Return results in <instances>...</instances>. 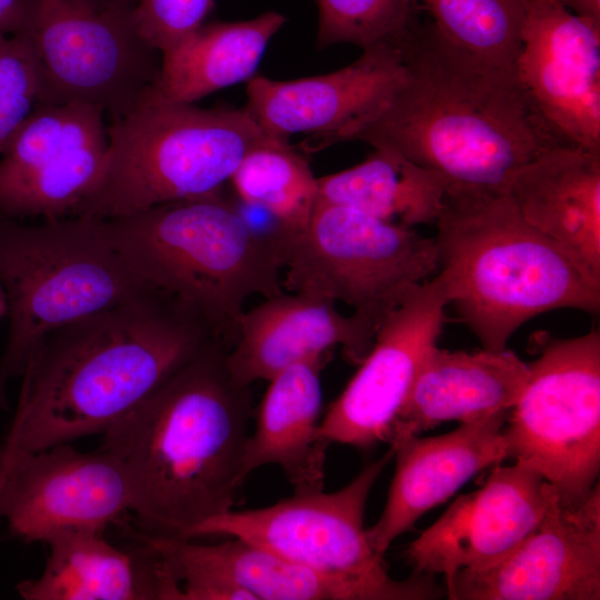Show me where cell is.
Returning <instances> with one entry per match:
<instances>
[{"label":"cell","instance_id":"18","mask_svg":"<svg viewBox=\"0 0 600 600\" xmlns=\"http://www.w3.org/2000/svg\"><path fill=\"white\" fill-rule=\"evenodd\" d=\"M508 414L498 412L443 434L412 436L390 446L394 474L381 516L366 530L377 554L383 557L398 537L476 474L508 459L502 433Z\"/></svg>","mask_w":600,"mask_h":600},{"label":"cell","instance_id":"8","mask_svg":"<svg viewBox=\"0 0 600 600\" xmlns=\"http://www.w3.org/2000/svg\"><path fill=\"white\" fill-rule=\"evenodd\" d=\"M282 287L343 302L372 333L438 271L434 238L317 201L307 226L279 243Z\"/></svg>","mask_w":600,"mask_h":600},{"label":"cell","instance_id":"24","mask_svg":"<svg viewBox=\"0 0 600 600\" xmlns=\"http://www.w3.org/2000/svg\"><path fill=\"white\" fill-rule=\"evenodd\" d=\"M284 22L283 14L268 11L244 21L202 23L161 54L160 74L151 91L172 101L193 103L248 81Z\"/></svg>","mask_w":600,"mask_h":600},{"label":"cell","instance_id":"27","mask_svg":"<svg viewBox=\"0 0 600 600\" xmlns=\"http://www.w3.org/2000/svg\"><path fill=\"white\" fill-rule=\"evenodd\" d=\"M443 39L493 66L513 69L521 48L522 0H416Z\"/></svg>","mask_w":600,"mask_h":600},{"label":"cell","instance_id":"25","mask_svg":"<svg viewBox=\"0 0 600 600\" xmlns=\"http://www.w3.org/2000/svg\"><path fill=\"white\" fill-rule=\"evenodd\" d=\"M444 199L436 174L388 148H374L362 162L318 178V201L408 228L436 223Z\"/></svg>","mask_w":600,"mask_h":600},{"label":"cell","instance_id":"31","mask_svg":"<svg viewBox=\"0 0 600 600\" xmlns=\"http://www.w3.org/2000/svg\"><path fill=\"white\" fill-rule=\"evenodd\" d=\"M214 0H137L134 16L142 38L161 54L197 30Z\"/></svg>","mask_w":600,"mask_h":600},{"label":"cell","instance_id":"23","mask_svg":"<svg viewBox=\"0 0 600 600\" xmlns=\"http://www.w3.org/2000/svg\"><path fill=\"white\" fill-rule=\"evenodd\" d=\"M328 357L294 363L268 381L243 451V480L254 470L274 464L294 492L323 490L329 444L319 436V424L321 372Z\"/></svg>","mask_w":600,"mask_h":600},{"label":"cell","instance_id":"7","mask_svg":"<svg viewBox=\"0 0 600 600\" xmlns=\"http://www.w3.org/2000/svg\"><path fill=\"white\" fill-rule=\"evenodd\" d=\"M0 286L10 319L0 360L4 409L9 381L47 333L154 290L86 217L28 224L0 214Z\"/></svg>","mask_w":600,"mask_h":600},{"label":"cell","instance_id":"22","mask_svg":"<svg viewBox=\"0 0 600 600\" xmlns=\"http://www.w3.org/2000/svg\"><path fill=\"white\" fill-rule=\"evenodd\" d=\"M119 549L104 530L60 533L47 544L42 573L16 587L24 600H172L173 584L159 557L133 540Z\"/></svg>","mask_w":600,"mask_h":600},{"label":"cell","instance_id":"6","mask_svg":"<svg viewBox=\"0 0 600 600\" xmlns=\"http://www.w3.org/2000/svg\"><path fill=\"white\" fill-rule=\"evenodd\" d=\"M107 132L99 179L72 217L110 219L219 193L242 158L271 139L246 109H204L151 90Z\"/></svg>","mask_w":600,"mask_h":600},{"label":"cell","instance_id":"21","mask_svg":"<svg viewBox=\"0 0 600 600\" xmlns=\"http://www.w3.org/2000/svg\"><path fill=\"white\" fill-rule=\"evenodd\" d=\"M507 193L529 224L600 283V153L551 147L516 171Z\"/></svg>","mask_w":600,"mask_h":600},{"label":"cell","instance_id":"19","mask_svg":"<svg viewBox=\"0 0 600 600\" xmlns=\"http://www.w3.org/2000/svg\"><path fill=\"white\" fill-rule=\"evenodd\" d=\"M337 303L306 292H280L244 310L226 364L234 382L250 387L269 381L288 367L340 347L359 366L376 334Z\"/></svg>","mask_w":600,"mask_h":600},{"label":"cell","instance_id":"12","mask_svg":"<svg viewBox=\"0 0 600 600\" xmlns=\"http://www.w3.org/2000/svg\"><path fill=\"white\" fill-rule=\"evenodd\" d=\"M131 511L119 462L106 450L60 443L0 462V519L26 542L47 543L72 530H106Z\"/></svg>","mask_w":600,"mask_h":600},{"label":"cell","instance_id":"17","mask_svg":"<svg viewBox=\"0 0 600 600\" xmlns=\"http://www.w3.org/2000/svg\"><path fill=\"white\" fill-rule=\"evenodd\" d=\"M557 491L538 472L514 462L494 466L477 490L459 496L404 554L414 572L443 574L500 562L539 524Z\"/></svg>","mask_w":600,"mask_h":600},{"label":"cell","instance_id":"3","mask_svg":"<svg viewBox=\"0 0 600 600\" xmlns=\"http://www.w3.org/2000/svg\"><path fill=\"white\" fill-rule=\"evenodd\" d=\"M229 349L214 341L102 433L143 533L187 539L234 506L252 408L228 371Z\"/></svg>","mask_w":600,"mask_h":600},{"label":"cell","instance_id":"2","mask_svg":"<svg viewBox=\"0 0 600 600\" xmlns=\"http://www.w3.org/2000/svg\"><path fill=\"white\" fill-rule=\"evenodd\" d=\"M406 80L352 138L436 174L446 194L507 193L516 171L558 146L513 69L484 62L420 20L402 41Z\"/></svg>","mask_w":600,"mask_h":600},{"label":"cell","instance_id":"32","mask_svg":"<svg viewBox=\"0 0 600 600\" xmlns=\"http://www.w3.org/2000/svg\"><path fill=\"white\" fill-rule=\"evenodd\" d=\"M28 0H0V33L19 34L26 22Z\"/></svg>","mask_w":600,"mask_h":600},{"label":"cell","instance_id":"33","mask_svg":"<svg viewBox=\"0 0 600 600\" xmlns=\"http://www.w3.org/2000/svg\"><path fill=\"white\" fill-rule=\"evenodd\" d=\"M572 13L600 22V0H558Z\"/></svg>","mask_w":600,"mask_h":600},{"label":"cell","instance_id":"30","mask_svg":"<svg viewBox=\"0 0 600 600\" xmlns=\"http://www.w3.org/2000/svg\"><path fill=\"white\" fill-rule=\"evenodd\" d=\"M33 56L22 34L0 33V156L39 101Z\"/></svg>","mask_w":600,"mask_h":600},{"label":"cell","instance_id":"20","mask_svg":"<svg viewBox=\"0 0 600 600\" xmlns=\"http://www.w3.org/2000/svg\"><path fill=\"white\" fill-rule=\"evenodd\" d=\"M529 377L514 352L436 346L422 362L393 422L390 446L443 422L468 423L510 411Z\"/></svg>","mask_w":600,"mask_h":600},{"label":"cell","instance_id":"35","mask_svg":"<svg viewBox=\"0 0 600 600\" xmlns=\"http://www.w3.org/2000/svg\"><path fill=\"white\" fill-rule=\"evenodd\" d=\"M130 1H133V2H136V3H137V0H130Z\"/></svg>","mask_w":600,"mask_h":600},{"label":"cell","instance_id":"26","mask_svg":"<svg viewBox=\"0 0 600 600\" xmlns=\"http://www.w3.org/2000/svg\"><path fill=\"white\" fill-rule=\"evenodd\" d=\"M238 198L278 222L284 236L303 229L318 201V178L288 140L252 148L229 180Z\"/></svg>","mask_w":600,"mask_h":600},{"label":"cell","instance_id":"5","mask_svg":"<svg viewBox=\"0 0 600 600\" xmlns=\"http://www.w3.org/2000/svg\"><path fill=\"white\" fill-rule=\"evenodd\" d=\"M97 220L151 288L199 314L229 347L247 299L283 291L274 240L257 230L222 191Z\"/></svg>","mask_w":600,"mask_h":600},{"label":"cell","instance_id":"1","mask_svg":"<svg viewBox=\"0 0 600 600\" xmlns=\"http://www.w3.org/2000/svg\"><path fill=\"white\" fill-rule=\"evenodd\" d=\"M218 340L199 314L156 290L50 331L27 359L0 462L102 434Z\"/></svg>","mask_w":600,"mask_h":600},{"label":"cell","instance_id":"29","mask_svg":"<svg viewBox=\"0 0 600 600\" xmlns=\"http://www.w3.org/2000/svg\"><path fill=\"white\" fill-rule=\"evenodd\" d=\"M317 47L351 43L362 50L401 40L421 20L416 0H317Z\"/></svg>","mask_w":600,"mask_h":600},{"label":"cell","instance_id":"13","mask_svg":"<svg viewBox=\"0 0 600 600\" xmlns=\"http://www.w3.org/2000/svg\"><path fill=\"white\" fill-rule=\"evenodd\" d=\"M514 71L528 103L558 146L600 153V22L558 0H522Z\"/></svg>","mask_w":600,"mask_h":600},{"label":"cell","instance_id":"9","mask_svg":"<svg viewBox=\"0 0 600 600\" xmlns=\"http://www.w3.org/2000/svg\"><path fill=\"white\" fill-rule=\"evenodd\" d=\"M390 449L332 492H293L268 507L228 510L193 527L187 539L239 538L320 572L348 580L367 600H431L444 590L434 576L391 577L367 537L364 512L376 481L393 458Z\"/></svg>","mask_w":600,"mask_h":600},{"label":"cell","instance_id":"11","mask_svg":"<svg viewBox=\"0 0 600 600\" xmlns=\"http://www.w3.org/2000/svg\"><path fill=\"white\" fill-rule=\"evenodd\" d=\"M130 0H28L22 33L39 80V101L82 103L110 119L154 87L161 53L141 36Z\"/></svg>","mask_w":600,"mask_h":600},{"label":"cell","instance_id":"14","mask_svg":"<svg viewBox=\"0 0 600 600\" xmlns=\"http://www.w3.org/2000/svg\"><path fill=\"white\" fill-rule=\"evenodd\" d=\"M448 306L447 287L436 274L388 314L357 372L321 419V439L360 450L389 443L413 380L438 343Z\"/></svg>","mask_w":600,"mask_h":600},{"label":"cell","instance_id":"4","mask_svg":"<svg viewBox=\"0 0 600 600\" xmlns=\"http://www.w3.org/2000/svg\"><path fill=\"white\" fill-rule=\"evenodd\" d=\"M437 274L483 349L502 351L534 317L600 311V283L520 214L508 193L446 194L436 221Z\"/></svg>","mask_w":600,"mask_h":600},{"label":"cell","instance_id":"34","mask_svg":"<svg viewBox=\"0 0 600 600\" xmlns=\"http://www.w3.org/2000/svg\"><path fill=\"white\" fill-rule=\"evenodd\" d=\"M7 313V302H6V297H4V293H3V290L0 286V318Z\"/></svg>","mask_w":600,"mask_h":600},{"label":"cell","instance_id":"10","mask_svg":"<svg viewBox=\"0 0 600 600\" xmlns=\"http://www.w3.org/2000/svg\"><path fill=\"white\" fill-rule=\"evenodd\" d=\"M526 386L503 427L508 459L538 472L569 506L600 471V332L573 338L540 331L530 342Z\"/></svg>","mask_w":600,"mask_h":600},{"label":"cell","instance_id":"16","mask_svg":"<svg viewBox=\"0 0 600 600\" xmlns=\"http://www.w3.org/2000/svg\"><path fill=\"white\" fill-rule=\"evenodd\" d=\"M450 600H599L600 486L580 503L556 492L539 524L506 558L446 581Z\"/></svg>","mask_w":600,"mask_h":600},{"label":"cell","instance_id":"28","mask_svg":"<svg viewBox=\"0 0 600 600\" xmlns=\"http://www.w3.org/2000/svg\"><path fill=\"white\" fill-rule=\"evenodd\" d=\"M104 113L90 104L37 103L0 159V178L32 170L76 149L108 140Z\"/></svg>","mask_w":600,"mask_h":600},{"label":"cell","instance_id":"15","mask_svg":"<svg viewBox=\"0 0 600 600\" xmlns=\"http://www.w3.org/2000/svg\"><path fill=\"white\" fill-rule=\"evenodd\" d=\"M403 39L366 48L352 63L327 74L283 81L253 76L244 109L271 138L311 134L307 152L352 140L406 80Z\"/></svg>","mask_w":600,"mask_h":600}]
</instances>
